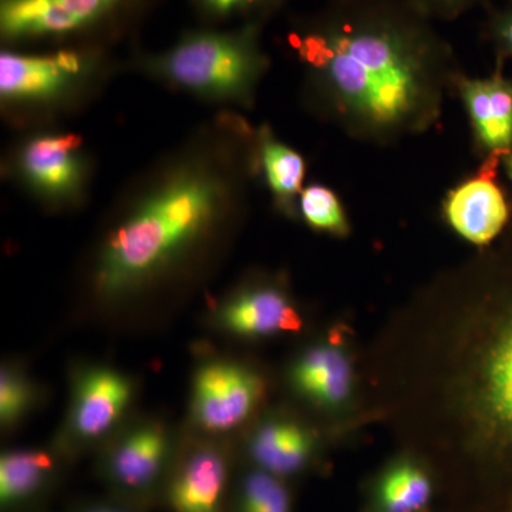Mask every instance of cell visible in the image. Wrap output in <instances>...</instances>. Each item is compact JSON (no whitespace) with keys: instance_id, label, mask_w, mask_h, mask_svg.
I'll list each match as a JSON object with an SVG mask.
<instances>
[{"instance_id":"603a6c76","label":"cell","mask_w":512,"mask_h":512,"mask_svg":"<svg viewBox=\"0 0 512 512\" xmlns=\"http://www.w3.org/2000/svg\"><path fill=\"white\" fill-rule=\"evenodd\" d=\"M238 512H291V498L279 477L252 471L239 488Z\"/></svg>"},{"instance_id":"cb8c5ba5","label":"cell","mask_w":512,"mask_h":512,"mask_svg":"<svg viewBox=\"0 0 512 512\" xmlns=\"http://www.w3.org/2000/svg\"><path fill=\"white\" fill-rule=\"evenodd\" d=\"M485 0H413L424 13L434 22H451L481 5Z\"/></svg>"},{"instance_id":"7a4b0ae2","label":"cell","mask_w":512,"mask_h":512,"mask_svg":"<svg viewBox=\"0 0 512 512\" xmlns=\"http://www.w3.org/2000/svg\"><path fill=\"white\" fill-rule=\"evenodd\" d=\"M234 184L205 158L178 164L136 202L104 242L94 288L120 302L154 284L211 234Z\"/></svg>"},{"instance_id":"8fae6325","label":"cell","mask_w":512,"mask_h":512,"mask_svg":"<svg viewBox=\"0 0 512 512\" xmlns=\"http://www.w3.org/2000/svg\"><path fill=\"white\" fill-rule=\"evenodd\" d=\"M501 158H484L476 175L448 192L444 215L460 237L478 247L490 245L510 222V207L495 183Z\"/></svg>"},{"instance_id":"52a82bcc","label":"cell","mask_w":512,"mask_h":512,"mask_svg":"<svg viewBox=\"0 0 512 512\" xmlns=\"http://www.w3.org/2000/svg\"><path fill=\"white\" fill-rule=\"evenodd\" d=\"M265 383L254 369L214 357L195 369L191 380L190 421L204 436L238 429L264 397Z\"/></svg>"},{"instance_id":"7402d4cb","label":"cell","mask_w":512,"mask_h":512,"mask_svg":"<svg viewBox=\"0 0 512 512\" xmlns=\"http://www.w3.org/2000/svg\"><path fill=\"white\" fill-rule=\"evenodd\" d=\"M192 8L205 22L241 20V23H268L289 0H190Z\"/></svg>"},{"instance_id":"6da1fadb","label":"cell","mask_w":512,"mask_h":512,"mask_svg":"<svg viewBox=\"0 0 512 512\" xmlns=\"http://www.w3.org/2000/svg\"><path fill=\"white\" fill-rule=\"evenodd\" d=\"M288 43L319 113L380 146L436 126L463 73L413 0H329L295 23Z\"/></svg>"},{"instance_id":"8992f818","label":"cell","mask_w":512,"mask_h":512,"mask_svg":"<svg viewBox=\"0 0 512 512\" xmlns=\"http://www.w3.org/2000/svg\"><path fill=\"white\" fill-rule=\"evenodd\" d=\"M134 396L133 379L116 367L99 363L77 367L57 446L76 450L109 439L120 430Z\"/></svg>"},{"instance_id":"3957f363","label":"cell","mask_w":512,"mask_h":512,"mask_svg":"<svg viewBox=\"0 0 512 512\" xmlns=\"http://www.w3.org/2000/svg\"><path fill=\"white\" fill-rule=\"evenodd\" d=\"M485 262L478 279L471 417L487 460L512 476V234Z\"/></svg>"},{"instance_id":"ac0fdd59","label":"cell","mask_w":512,"mask_h":512,"mask_svg":"<svg viewBox=\"0 0 512 512\" xmlns=\"http://www.w3.org/2000/svg\"><path fill=\"white\" fill-rule=\"evenodd\" d=\"M56 470V457L42 448H16L0 457V504L18 507L35 497Z\"/></svg>"},{"instance_id":"9a60e30c","label":"cell","mask_w":512,"mask_h":512,"mask_svg":"<svg viewBox=\"0 0 512 512\" xmlns=\"http://www.w3.org/2000/svg\"><path fill=\"white\" fill-rule=\"evenodd\" d=\"M248 451L259 470L276 477L289 476L308 466L315 453V439L299 421L269 417L252 431Z\"/></svg>"},{"instance_id":"44dd1931","label":"cell","mask_w":512,"mask_h":512,"mask_svg":"<svg viewBox=\"0 0 512 512\" xmlns=\"http://www.w3.org/2000/svg\"><path fill=\"white\" fill-rule=\"evenodd\" d=\"M298 210L309 227L346 237L350 225L342 202L330 188L313 184L303 188L299 195Z\"/></svg>"},{"instance_id":"2e32d148","label":"cell","mask_w":512,"mask_h":512,"mask_svg":"<svg viewBox=\"0 0 512 512\" xmlns=\"http://www.w3.org/2000/svg\"><path fill=\"white\" fill-rule=\"evenodd\" d=\"M289 377L296 392L326 409L340 406L352 389L348 356L330 345L305 350L293 363Z\"/></svg>"},{"instance_id":"9c48e42d","label":"cell","mask_w":512,"mask_h":512,"mask_svg":"<svg viewBox=\"0 0 512 512\" xmlns=\"http://www.w3.org/2000/svg\"><path fill=\"white\" fill-rule=\"evenodd\" d=\"M104 471L128 491L153 487L174 453V433L164 421L140 419L120 427L110 437Z\"/></svg>"},{"instance_id":"4316f807","label":"cell","mask_w":512,"mask_h":512,"mask_svg":"<svg viewBox=\"0 0 512 512\" xmlns=\"http://www.w3.org/2000/svg\"><path fill=\"white\" fill-rule=\"evenodd\" d=\"M86 512H124V511L117 510V508H111V507H94V508H90V510H87Z\"/></svg>"},{"instance_id":"30bf717a","label":"cell","mask_w":512,"mask_h":512,"mask_svg":"<svg viewBox=\"0 0 512 512\" xmlns=\"http://www.w3.org/2000/svg\"><path fill=\"white\" fill-rule=\"evenodd\" d=\"M76 134H40L20 148L18 171L42 200L63 204L79 197L86 181V161Z\"/></svg>"},{"instance_id":"d4e9b609","label":"cell","mask_w":512,"mask_h":512,"mask_svg":"<svg viewBox=\"0 0 512 512\" xmlns=\"http://www.w3.org/2000/svg\"><path fill=\"white\" fill-rule=\"evenodd\" d=\"M487 33L498 55L512 57V8L495 13L488 22Z\"/></svg>"},{"instance_id":"ffe728a7","label":"cell","mask_w":512,"mask_h":512,"mask_svg":"<svg viewBox=\"0 0 512 512\" xmlns=\"http://www.w3.org/2000/svg\"><path fill=\"white\" fill-rule=\"evenodd\" d=\"M39 386L18 365L6 363L0 370V424L18 426L39 403Z\"/></svg>"},{"instance_id":"d6986e66","label":"cell","mask_w":512,"mask_h":512,"mask_svg":"<svg viewBox=\"0 0 512 512\" xmlns=\"http://www.w3.org/2000/svg\"><path fill=\"white\" fill-rule=\"evenodd\" d=\"M431 484L421 468L400 464L383 477L380 503L387 512H417L429 503Z\"/></svg>"},{"instance_id":"5bb4252c","label":"cell","mask_w":512,"mask_h":512,"mask_svg":"<svg viewBox=\"0 0 512 512\" xmlns=\"http://www.w3.org/2000/svg\"><path fill=\"white\" fill-rule=\"evenodd\" d=\"M228 478L224 448L212 440L190 448L175 471L168 503L174 512H220Z\"/></svg>"},{"instance_id":"5b68a950","label":"cell","mask_w":512,"mask_h":512,"mask_svg":"<svg viewBox=\"0 0 512 512\" xmlns=\"http://www.w3.org/2000/svg\"><path fill=\"white\" fill-rule=\"evenodd\" d=\"M153 0H0L6 42L111 32L136 19Z\"/></svg>"},{"instance_id":"ba28073f","label":"cell","mask_w":512,"mask_h":512,"mask_svg":"<svg viewBox=\"0 0 512 512\" xmlns=\"http://www.w3.org/2000/svg\"><path fill=\"white\" fill-rule=\"evenodd\" d=\"M89 49H62L47 55H0V96L8 104H42L69 96L93 66Z\"/></svg>"},{"instance_id":"4fadbf2b","label":"cell","mask_w":512,"mask_h":512,"mask_svg":"<svg viewBox=\"0 0 512 512\" xmlns=\"http://www.w3.org/2000/svg\"><path fill=\"white\" fill-rule=\"evenodd\" d=\"M473 130L474 146L484 158H503L512 153V80L501 64L487 79H471L461 73L456 82Z\"/></svg>"},{"instance_id":"7c38bea8","label":"cell","mask_w":512,"mask_h":512,"mask_svg":"<svg viewBox=\"0 0 512 512\" xmlns=\"http://www.w3.org/2000/svg\"><path fill=\"white\" fill-rule=\"evenodd\" d=\"M215 329L237 338H264L281 332H298L302 318L284 289L255 284L228 296L211 313Z\"/></svg>"},{"instance_id":"277c9868","label":"cell","mask_w":512,"mask_h":512,"mask_svg":"<svg viewBox=\"0 0 512 512\" xmlns=\"http://www.w3.org/2000/svg\"><path fill=\"white\" fill-rule=\"evenodd\" d=\"M265 25L247 22L229 30H190L164 52L144 57V69L201 99L251 106L269 67L262 46Z\"/></svg>"},{"instance_id":"e0dca14e","label":"cell","mask_w":512,"mask_h":512,"mask_svg":"<svg viewBox=\"0 0 512 512\" xmlns=\"http://www.w3.org/2000/svg\"><path fill=\"white\" fill-rule=\"evenodd\" d=\"M256 157L276 205L286 214L295 215L306 174L301 154L279 141L271 128L262 127L256 134Z\"/></svg>"},{"instance_id":"484cf974","label":"cell","mask_w":512,"mask_h":512,"mask_svg":"<svg viewBox=\"0 0 512 512\" xmlns=\"http://www.w3.org/2000/svg\"><path fill=\"white\" fill-rule=\"evenodd\" d=\"M501 164H503L505 174H507L508 180H510L512 184V153L501 158Z\"/></svg>"}]
</instances>
